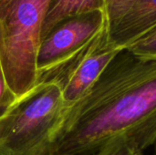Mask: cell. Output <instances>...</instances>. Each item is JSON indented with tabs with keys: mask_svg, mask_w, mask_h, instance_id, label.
I'll use <instances>...</instances> for the list:
<instances>
[{
	"mask_svg": "<svg viewBox=\"0 0 156 155\" xmlns=\"http://www.w3.org/2000/svg\"><path fill=\"white\" fill-rule=\"evenodd\" d=\"M99 9L104 10V0H49L41 38L58 22L68 17Z\"/></svg>",
	"mask_w": 156,
	"mask_h": 155,
	"instance_id": "cell-7",
	"label": "cell"
},
{
	"mask_svg": "<svg viewBox=\"0 0 156 155\" xmlns=\"http://www.w3.org/2000/svg\"><path fill=\"white\" fill-rule=\"evenodd\" d=\"M121 50L108 43L106 28L57 79L61 84L66 110L72 107L87 94Z\"/></svg>",
	"mask_w": 156,
	"mask_h": 155,
	"instance_id": "cell-5",
	"label": "cell"
},
{
	"mask_svg": "<svg viewBox=\"0 0 156 155\" xmlns=\"http://www.w3.org/2000/svg\"><path fill=\"white\" fill-rule=\"evenodd\" d=\"M154 155H156V143L154 145Z\"/></svg>",
	"mask_w": 156,
	"mask_h": 155,
	"instance_id": "cell-12",
	"label": "cell"
},
{
	"mask_svg": "<svg viewBox=\"0 0 156 155\" xmlns=\"http://www.w3.org/2000/svg\"><path fill=\"white\" fill-rule=\"evenodd\" d=\"M155 26L156 0H138L122 20L107 29V41L123 49Z\"/></svg>",
	"mask_w": 156,
	"mask_h": 155,
	"instance_id": "cell-6",
	"label": "cell"
},
{
	"mask_svg": "<svg viewBox=\"0 0 156 155\" xmlns=\"http://www.w3.org/2000/svg\"><path fill=\"white\" fill-rule=\"evenodd\" d=\"M93 155H144V151L131 140L118 137L107 143Z\"/></svg>",
	"mask_w": 156,
	"mask_h": 155,
	"instance_id": "cell-9",
	"label": "cell"
},
{
	"mask_svg": "<svg viewBox=\"0 0 156 155\" xmlns=\"http://www.w3.org/2000/svg\"><path fill=\"white\" fill-rule=\"evenodd\" d=\"M126 49L143 59L156 60V26L131 44Z\"/></svg>",
	"mask_w": 156,
	"mask_h": 155,
	"instance_id": "cell-8",
	"label": "cell"
},
{
	"mask_svg": "<svg viewBox=\"0 0 156 155\" xmlns=\"http://www.w3.org/2000/svg\"><path fill=\"white\" fill-rule=\"evenodd\" d=\"M49 0H0V62L17 98L37 82V57Z\"/></svg>",
	"mask_w": 156,
	"mask_h": 155,
	"instance_id": "cell-3",
	"label": "cell"
},
{
	"mask_svg": "<svg viewBox=\"0 0 156 155\" xmlns=\"http://www.w3.org/2000/svg\"><path fill=\"white\" fill-rule=\"evenodd\" d=\"M65 114L60 82L38 81L0 119V155H50Z\"/></svg>",
	"mask_w": 156,
	"mask_h": 155,
	"instance_id": "cell-2",
	"label": "cell"
},
{
	"mask_svg": "<svg viewBox=\"0 0 156 155\" xmlns=\"http://www.w3.org/2000/svg\"><path fill=\"white\" fill-rule=\"evenodd\" d=\"M106 28L102 9L58 22L41 38L37 57L38 81L58 79Z\"/></svg>",
	"mask_w": 156,
	"mask_h": 155,
	"instance_id": "cell-4",
	"label": "cell"
},
{
	"mask_svg": "<svg viewBox=\"0 0 156 155\" xmlns=\"http://www.w3.org/2000/svg\"><path fill=\"white\" fill-rule=\"evenodd\" d=\"M18 98L10 89L0 62V119L11 109Z\"/></svg>",
	"mask_w": 156,
	"mask_h": 155,
	"instance_id": "cell-11",
	"label": "cell"
},
{
	"mask_svg": "<svg viewBox=\"0 0 156 155\" xmlns=\"http://www.w3.org/2000/svg\"><path fill=\"white\" fill-rule=\"evenodd\" d=\"M118 137L143 151L156 143V60L143 59L126 48L66 110L50 155H93Z\"/></svg>",
	"mask_w": 156,
	"mask_h": 155,
	"instance_id": "cell-1",
	"label": "cell"
},
{
	"mask_svg": "<svg viewBox=\"0 0 156 155\" xmlns=\"http://www.w3.org/2000/svg\"><path fill=\"white\" fill-rule=\"evenodd\" d=\"M138 0H104V13L107 29L122 20Z\"/></svg>",
	"mask_w": 156,
	"mask_h": 155,
	"instance_id": "cell-10",
	"label": "cell"
}]
</instances>
